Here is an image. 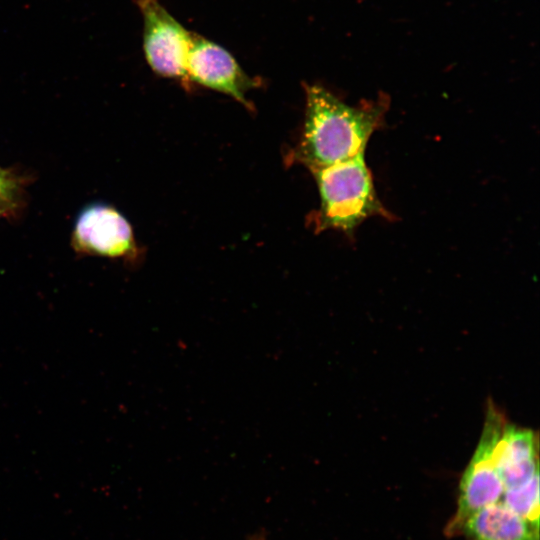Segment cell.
Listing matches in <instances>:
<instances>
[{
	"mask_svg": "<svg viewBox=\"0 0 540 540\" xmlns=\"http://www.w3.org/2000/svg\"><path fill=\"white\" fill-rule=\"evenodd\" d=\"M460 528L469 540H539V528L501 501L474 512Z\"/></svg>",
	"mask_w": 540,
	"mask_h": 540,
	"instance_id": "7",
	"label": "cell"
},
{
	"mask_svg": "<svg viewBox=\"0 0 540 540\" xmlns=\"http://www.w3.org/2000/svg\"><path fill=\"white\" fill-rule=\"evenodd\" d=\"M252 540H261V539L258 537V538L252 539Z\"/></svg>",
	"mask_w": 540,
	"mask_h": 540,
	"instance_id": "9",
	"label": "cell"
},
{
	"mask_svg": "<svg viewBox=\"0 0 540 540\" xmlns=\"http://www.w3.org/2000/svg\"><path fill=\"white\" fill-rule=\"evenodd\" d=\"M501 502L539 528V475L521 487L504 490Z\"/></svg>",
	"mask_w": 540,
	"mask_h": 540,
	"instance_id": "8",
	"label": "cell"
},
{
	"mask_svg": "<svg viewBox=\"0 0 540 540\" xmlns=\"http://www.w3.org/2000/svg\"><path fill=\"white\" fill-rule=\"evenodd\" d=\"M313 174L320 195L318 230L336 229L352 234L370 217L395 219L377 196L364 153Z\"/></svg>",
	"mask_w": 540,
	"mask_h": 540,
	"instance_id": "2",
	"label": "cell"
},
{
	"mask_svg": "<svg viewBox=\"0 0 540 540\" xmlns=\"http://www.w3.org/2000/svg\"><path fill=\"white\" fill-rule=\"evenodd\" d=\"M143 16V51L154 73L189 83L186 64L192 33L159 0H134Z\"/></svg>",
	"mask_w": 540,
	"mask_h": 540,
	"instance_id": "4",
	"label": "cell"
},
{
	"mask_svg": "<svg viewBox=\"0 0 540 540\" xmlns=\"http://www.w3.org/2000/svg\"><path fill=\"white\" fill-rule=\"evenodd\" d=\"M189 81L222 92L251 109L246 93L259 81L251 78L222 46L192 33L186 64Z\"/></svg>",
	"mask_w": 540,
	"mask_h": 540,
	"instance_id": "5",
	"label": "cell"
},
{
	"mask_svg": "<svg viewBox=\"0 0 540 540\" xmlns=\"http://www.w3.org/2000/svg\"><path fill=\"white\" fill-rule=\"evenodd\" d=\"M78 251L107 257L131 255L135 250L132 228L116 209L94 204L78 216L73 231Z\"/></svg>",
	"mask_w": 540,
	"mask_h": 540,
	"instance_id": "6",
	"label": "cell"
},
{
	"mask_svg": "<svg viewBox=\"0 0 540 540\" xmlns=\"http://www.w3.org/2000/svg\"><path fill=\"white\" fill-rule=\"evenodd\" d=\"M306 111L297 159L316 171L364 153L389 108L387 95L351 106L319 85H306Z\"/></svg>",
	"mask_w": 540,
	"mask_h": 540,
	"instance_id": "1",
	"label": "cell"
},
{
	"mask_svg": "<svg viewBox=\"0 0 540 540\" xmlns=\"http://www.w3.org/2000/svg\"><path fill=\"white\" fill-rule=\"evenodd\" d=\"M505 424L503 416L494 407H489L480 442L461 477L453 530L460 528L474 512L501 501L504 485L496 466L494 448Z\"/></svg>",
	"mask_w": 540,
	"mask_h": 540,
	"instance_id": "3",
	"label": "cell"
}]
</instances>
